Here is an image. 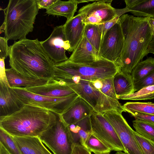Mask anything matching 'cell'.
Listing matches in <instances>:
<instances>
[{
	"mask_svg": "<svg viewBox=\"0 0 154 154\" xmlns=\"http://www.w3.org/2000/svg\"><path fill=\"white\" fill-rule=\"evenodd\" d=\"M149 18L128 14H124L119 18L124 45L121 57L115 63L119 71L131 74L137 64L149 54L148 48L152 37Z\"/></svg>",
	"mask_w": 154,
	"mask_h": 154,
	"instance_id": "6da1fadb",
	"label": "cell"
},
{
	"mask_svg": "<svg viewBox=\"0 0 154 154\" xmlns=\"http://www.w3.org/2000/svg\"><path fill=\"white\" fill-rule=\"evenodd\" d=\"M10 47L9 65L17 72L29 78H54V62L38 38L14 41Z\"/></svg>",
	"mask_w": 154,
	"mask_h": 154,
	"instance_id": "7a4b0ae2",
	"label": "cell"
},
{
	"mask_svg": "<svg viewBox=\"0 0 154 154\" xmlns=\"http://www.w3.org/2000/svg\"><path fill=\"white\" fill-rule=\"evenodd\" d=\"M56 119L55 113L25 105L10 115L0 116V128L12 136L38 137Z\"/></svg>",
	"mask_w": 154,
	"mask_h": 154,
	"instance_id": "3957f363",
	"label": "cell"
},
{
	"mask_svg": "<svg viewBox=\"0 0 154 154\" xmlns=\"http://www.w3.org/2000/svg\"><path fill=\"white\" fill-rule=\"evenodd\" d=\"M39 9L36 0H10L4 11V20L0 28L8 40L26 38L33 31Z\"/></svg>",
	"mask_w": 154,
	"mask_h": 154,
	"instance_id": "277c9868",
	"label": "cell"
},
{
	"mask_svg": "<svg viewBox=\"0 0 154 154\" xmlns=\"http://www.w3.org/2000/svg\"><path fill=\"white\" fill-rule=\"evenodd\" d=\"M54 79L66 83H76L80 80L92 81L113 77L119 70L115 64L102 57L90 63H78L68 59L54 63Z\"/></svg>",
	"mask_w": 154,
	"mask_h": 154,
	"instance_id": "5b68a950",
	"label": "cell"
},
{
	"mask_svg": "<svg viewBox=\"0 0 154 154\" xmlns=\"http://www.w3.org/2000/svg\"><path fill=\"white\" fill-rule=\"evenodd\" d=\"M56 114L55 122L38 137L54 154H72L74 145L68 126Z\"/></svg>",
	"mask_w": 154,
	"mask_h": 154,
	"instance_id": "8992f818",
	"label": "cell"
},
{
	"mask_svg": "<svg viewBox=\"0 0 154 154\" xmlns=\"http://www.w3.org/2000/svg\"><path fill=\"white\" fill-rule=\"evenodd\" d=\"M17 98L25 105H32L61 114L79 96L76 93L69 96L55 98L36 94L21 88H11Z\"/></svg>",
	"mask_w": 154,
	"mask_h": 154,
	"instance_id": "52a82bcc",
	"label": "cell"
},
{
	"mask_svg": "<svg viewBox=\"0 0 154 154\" xmlns=\"http://www.w3.org/2000/svg\"><path fill=\"white\" fill-rule=\"evenodd\" d=\"M112 0H96L83 6L78 14L82 17V22L99 24L109 21L117 16L121 17L125 13L131 11L126 7L122 9H115L111 5Z\"/></svg>",
	"mask_w": 154,
	"mask_h": 154,
	"instance_id": "ba28073f",
	"label": "cell"
},
{
	"mask_svg": "<svg viewBox=\"0 0 154 154\" xmlns=\"http://www.w3.org/2000/svg\"><path fill=\"white\" fill-rule=\"evenodd\" d=\"M92 134L111 150H126L114 128L103 114L93 111L90 116Z\"/></svg>",
	"mask_w": 154,
	"mask_h": 154,
	"instance_id": "9c48e42d",
	"label": "cell"
},
{
	"mask_svg": "<svg viewBox=\"0 0 154 154\" xmlns=\"http://www.w3.org/2000/svg\"><path fill=\"white\" fill-rule=\"evenodd\" d=\"M116 132L127 154H143L134 134L122 114L110 111L103 113Z\"/></svg>",
	"mask_w": 154,
	"mask_h": 154,
	"instance_id": "30bf717a",
	"label": "cell"
},
{
	"mask_svg": "<svg viewBox=\"0 0 154 154\" xmlns=\"http://www.w3.org/2000/svg\"><path fill=\"white\" fill-rule=\"evenodd\" d=\"M124 45V36L119 20L103 36L99 51V56L115 63L121 57Z\"/></svg>",
	"mask_w": 154,
	"mask_h": 154,
	"instance_id": "8fae6325",
	"label": "cell"
},
{
	"mask_svg": "<svg viewBox=\"0 0 154 154\" xmlns=\"http://www.w3.org/2000/svg\"><path fill=\"white\" fill-rule=\"evenodd\" d=\"M40 42L45 51L54 63H60L68 59L65 51L69 52L70 45L65 38L63 25L55 27L49 37Z\"/></svg>",
	"mask_w": 154,
	"mask_h": 154,
	"instance_id": "7c38bea8",
	"label": "cell"
},
{
	"mask_svg": "<svg viewBox=\"0 0 154 154\" xmlns=\"http://www.w3.org/2000/svg\"><path fill=\"white\" fill-rule=\"evenodd\" d=\"M113 78L112 77L102 80L103 86L99 90V97L94 111L101 114L110 111L121 114L126 112L118 100L113 86Z\"/></svg>",
	"mask_w": 154,
	"mask_h": 154,
	"instance_id": "4fadbf2b",
	"label": "cell"
},
{
	"mask_svg": "<svg viewBox=\"0 0 154 154\" xmlns=\"http://www.w3.org/2000/svg\"><path fill=\"white\" fill-rule=\"evenodd\" d=\"M24 89L36 94L55 98L66 97L76 93L65 82L54 78L45 85Z\"/></svg>",
	"mask_w": 154,
	"mask_h": 154,
	"instance_id": "5bb4252c",
	"label": "cell"
},
{
	"mask_svg": "<svg viewBox=\"0 0 154 154\" xmlns=\"http://www.w3.org/2000/svg\"><path fill=\"white\" fill-rule=\"evenodd\" d=\"M93 108L79 96L61 116L64 122L69 125L90 116Z\"/></svg>",
	"mask_w": 154,
	"mask_h": 154,
	"instance_id": "9a60e30c",
	"label": "cell"
},
{
	"mask_svg": "<svg viewBox=\"0 0 154 154\" xmlns=\"http://www.w3.org/2000/svg\"><path fill=\"white\" fill-rule=\"evenodd\" d=\"M82 20V15L78 14L63 25L65 38L70 45V52L74 51L84 35L85 24Z\"/></svg>",
	"mask_w": 154,
	"mask_h": 154,
	"instance_id": "2e32d148",
	"label": "cell"
},
{
	"mask_svg": "<svg viewBox=\"0 0 154 154\" xmlns=\"http://www.w3.org/2000/svg\"><path fill=\"white\" fill-rule=\"evenodd\" d=\"M100 57L99 51L84 35L68 60L75 63H90L98 60Z\"/></svg>",
	"mask_w": 154,
	"mask_h": 154,
	"instance_id": "e0dca14e",
	"label": "cell"
},
{
	"mask_svg": "<svg viewBox=\"0 0 154 154\" xmlns=\"http://www.w3.org/2000/svg\"><path fill=\"white\" fill-rule=\"evenodd\" d=\"M24 106L15 95L12 88L0 82V116L10 115Z\"/></svg>",
	"mask_w": 154,
	"mask_h": 154,
	"instance_id": "ac0fdd59",
	"label": "cell"
},
{
	"mask_svg": "<svg viewBox=\"0 0 154 154\" xmlns=\"http://www.w3.org/2000/svg\"><path fill=\"white\" fill-rule=\"evenodd\" d=\"M13 137L22 154H52L38 137Z\"/></svg>",
	"mask_w": 154,
	"mask_h": 154,
	"instance_id": "d6986e66",
	"label": "cell"
},
{
	"mask_svg": "<svg viewBox=\"0 0 154 154\" xmlns=\"http://www.w3.org/2000/svg\"><path fill=\"white\" fill-rule=\"evenodd\" d=\"M67 84L94 109L97 103L99 92L94 88L90 81L81 80L78 82Z\"/></svg>",
	"mask_w": 154,
	"mask_h": 154,
	"instance_id": "ffe728a7",
	"label": "cell"
},
{
	"mask_svg": "<svg viewBox=\"0 0 154 154\" xmlns=\"http://www.w3.org/2000/svg\"><path fill=\"white\" fill-rule=\"evenodd\" d=\"M6 73L11 88H27L45 85L50 80L27 77L18 73L11 68L6 69Z\"/></svg>",
	"mask_w": 154,
	"mask_h": 154,
	"instance_id": "44dd1931",
	"label": "cell"
},
{
	"mask_svg": "<svg viewBox=\"0 0 154 154\" xmlns=\"http://www.w3.org/2000/svg\"><path fill=\"white\" fill-rule=\"evenodd\" d=\"M90 116L68 125L74 145L84 146L85 142L92 134Z\"/></svg>",
	"mask_w": 154,
	"mask_h": 154,
	"instance_id": "7402d4cb",
	"label": "cell"
},
{
	"mask_svg": "<svg viewBox=\"0 0 154 154\" xmlns=\"http://www.w3.org/2000/svg\"><path fill=\"white\" fill-rule=\"evenodd\" d=\"M113 83L118 99L121 96L135 92L134 83L130 74H126L119 70L113 76Z\"/></svg>",
	"mask_w": 154,
	"mask_h": 154,
	"instance_id": "603a6c76",
	"label": "cell"
},
{
	"mask_svg": "<svg viewBox=\"0 0 154 154\" xmlns=\"http://www.w3.org/2000/svg\"><path fill=\"white\" fill-rule=\"evenodd\" d=\"M126 7L134 15L154 18V0H126Z\"/></svg>",
	"mask_w": 154,
	"mask_h": 154,
	"instance_id": "cb8c5ba5",
	"label": "cell"
},
{
	"mask_svg": "<svg viewBox=\"0 0 154 154\" xmlns=\"http://www.w3.org/2000/svg\"><path fill=\"white\" fill-rule=\"evenodd\" d=\"M78 3L77 0L62 1L57 0L52 6L46 9V13L53 16H62L68 20L74 17L76 11Z\"/></svg>",
	"mask_w": 154,
	"mask_h": 154,
	"instance_id": "d4e9b609",
	"label": "cell"
},
{
	"mask_svg": "<svg viewBox=\"0 0 154 154\" xmlns=\"http://www.w3.org/2000/svg\"><path fill=\"white\" fill-rule=\"evenodd\" d=\"M154 70V58L149 57L138 63L133 70L131 75L136 83Z\"/></svg>",
	"mask_w": 154,
	"mask_h": 154,
	"instance_id": "484cf974",
	"label": "cell"
},
{
	"mask_svg": "<svg viewBox=\"0 0 154 154\" xmlns=\"http://www.w3.org/2000/svg\"><path fill=\"white\" fill-rule=\"evenodd\" d=\"M84 35L90 44L99 52L102 38L97 25L92 24L85 25Z\"/></svg>",
	"mask_w": 154,
	"mask_h": 154,
	"instance_id": "4316f807",
	"label": "cell"
},
{
	"mask_svg": "<svg viewBox=\"0 0 154 154\" xmlns=\"http://www.w3.org/2000/svg\"><path fill=\"white\" fill-rule=\"evenodd\" d=\"M126 112L154 115V103L151 102H128L123 106Z\"/></svg>",
	"mask_w": 154,
	"mask_h": 154,
	"instance_id": "83f0119b",
	"label": "cell"
},
{
	"mask_svg": "<svg viewBox=\"0 0 154 154\" xmlns=\"http://www.w3.org/2000/svg\"><path fill=\"white\" fill-rule=\"evenodd\" d=\"M135 131L140 135L154 141V123L139 119L132 121Z\"/></svg>",
	"mask_w": 154,
	"mask_h": 154,
	"instance_id": "f1b7e54d",
	"label": "cell"
},
{
	"mask_svg": "<svg viewBox=\"0 0 154 154\" xmlns=\"http://www.w3.org/2000/svg\"><path fill=\"white\" fill-rule=\"evenodd\" d=\"M119 99L133 100L154 99V85L145 87L131 94L121 96Z\"/></svg>",
	"mask_w": 154,
	"mask_h": 154,
	"instance_id": "f546056e",
	"label": "cell"
},
{
	"mask_svg": "<svg viewBox=\"0 0 154 154\" xmlns=\"http://www.w3.org/2000/svg\"><path fill=\"white\" fill-rule=\"evenodd\" d=\"M84 146L94 154L109 153L112 151L92 134L87 139Z\"/></svg>",
	"mask_w": 154,
	"mask_h": 154,
	"instance_id": "4dcf8cb0",
	"label": "cell"
},
{
	"mask_svg": "<svg viewBox=\"0 0 154 154\" xmlns=\"http://www.w3.org/2000/svg\"><path fill=\"white\" fill-rule=\"evenodd\" d=\"M0 143L10 154H22L13 137L0 128Z\"/></svg>",
	"mask_w": 154,
	"mask_h": 154,
	"instance_id": "1f68e13d",
	"label": "cell"
},
{
	"mask_svg": "<svg viewBox=\"0 0 154 154\" xmlns=\"http://www.w3.org/2000/svg\"><path fill=\"white\" fill-rule=\"evenodd\" d=\"M134 134L143 154H154V141L140 135L134 131Z\"/></svg>",
	"mask_w": 154,
	"mask_h": 154,
	"instance_id": "d6a6232c",
	"label": "cell"
},
{
	"mask_svg": "<svg viewBox=\"0 0 154 154\" xmlns=\"http://www.w3.org/2000/svg\"><path fill=\"white\" fill-rule=\"evenodd\" d=\"M154 85V70L138 82L134 83L135 92L148 86Z\"/></svg>",
	"mask_w": 154,
	"mask_h": 154,
	"instance_id": "836d02e7",
	"label": "cell"
},
{
	"mask_svg": "<svg viewBox=\"0 0 154 154\" xmlns=\"http://www.w3.org/2000/svg\"><path fill=\"white\" fill-rule=\"evenodd\" d=\"M120 17L119 16H117L109 21L101 24H97L101 34L102 39L106 32L118 22Z\"/></svg>",
	"mask_w": 154,
	"mask_h": 154,
	"instance_id": "e575fe53",
	"label": "cell"
},
{
	"mask_svg": "<svg viewBox=\"0 0 154 154\" xmlns=\"http://www.w3.org/2000/svg\"><path fill=\"white\" fill-rule=\"evenodd\" d=\"M8 40L5 37H0V58L6 59L9 55L10 48L8 44Z\"/></svg>",
	"mask_w": 154,
	"mask_h": 154,
	"instance_id": "d590c367",
	"label": "cell"
},
{
	"mask_svg": "<svg viewBox=\"0 0 154 154\" xmlns=\"http://www.w3.org/2000/svg\"><path fill=\"white\" fill-rule=\"evenodd\" d=\"M4 57L0 58V82L4 83L6 86L10 87L6 73Z\"/></svg>",
	"mask_w": 154,
	"mask_h": 154,
	"instance_id": "8d00e7d4",
	"label": "cell"
},
{
	"mask_svg": "<svg viewBox=\"0 0 154 154\" xmlns=\"http://www.w3.org/2000/svg\"><path fill=\"white\" fill-rule=\"evenodd\" d=\"M135 119H139L154 123V115H147L137 112H131L129 113Z\"/></svg>",
	"mask_w": 154,
	"mask_h": 154,
	"instance_id": "74e56055",
	"label": "cell"
},
{
	"mask_svg": "<svg viewBox=\"0 0 154 154\" xmlns=\"http://www.w3.org/2000/svg\"><path fill=\"white\" fill-rule=\"evenodd\" d=\"M57 0H36L38 7L39 9H46V10L55 3Z\"/></svg>",
	"mask_w": 154,
	"mask_h": 154,
	"instance_id": "f35d334b",
	"label": "cell"
},
{
	"mask_svg": "<svg viewBox=\"0 0 154 154\" xmlns=\"http://www.w3.org/2000/svg\"><path fill=\"white\" fill-rule=\"evenodd\" d=\"M91 152L83 146L75 145L73 148L72 154H92Z\"/></svg>",
	"mask_w": 154,
	"mask_h": 154,
	"instance_id": "ab89813d",
	"label": "cell"
},
{
	"mask_svg": "<svg viewBox=\"0 0 154 154\" xmlns=\"http://www.w3.org/2000/svg\"><path fill=\"white\" fill-rule=\"evenodd\" d=\"M102 80L97 79L90 81L92 85L96 89L99 90L103 86Z\"/></svg>",
	"mask_w": 154,
	"mask_h": 154,
	"instance_id": "60d3db41",
	"label": "cell"
},
{
	"mask_svg": "<svg viewBox=\"0 0 154 154\" xmlns=\"http://www.w3.org/2000/svg\"><path fill=\"white\" fill-rule=\"evenodd\" d=\"M148 22L150 33L153 36L154 35V18L149 17Z\"/></svg>",
	"mask_w": 154,
	"mask_h": 154,
	"instance_id": "b9f144b4",
	"label": "cell"
},
{
	"mask_svg": "<svg viewBox=\"0 0 154 154\" xmlns=\"http://www.w3.org/2000/svg\"><path fill=\"white\" fill-rule=\"evenodd\" d=\"M148 52L149 53L154 54V35L152 36L149 44L148 48Z\"/></svg>",
	"mask_w": 154,
	"mask_h": 154,
	"instance_id": "7bdbcfd3",
	"label": "cell"
},
{
	"mask_svg": "<svg viewBox=\"0 0 154 154\" xmlns=\"http://www.w3.org/2000/svg\"><path fill=\"white\" fill-rule=\"evenodd\" d=\"M0 154H10L1 143H0Z\"/></svg>",
	"mask_w": 154,
	"mask_h": 154,
	"instance_id": "ee69618b",
	"label": "cell"
},
{
	"mask_svg": "<svg viewBox=\"0 0 154 154\" xmlns=\"http://www.w3.org/2000/svg\"><path fill=\"white\" fill-rule=\"evenodd\" d=\"M115 154H127L126 153L123 152L122 151H117Z\"/></svg>",
	"mask_w": 154,
	"mask_h": 154,
	"instance_id": "f6af8a7d",
	"label": "cell"
},
{
	"mask_svg": "<svg viewBox=\"0 0 154 154\" xmlns=\"http://www.w3.org/2000/svg\"><path fill=\"white\" fill-rule=\"evenodd\" d=\"M94 154H109V153H103V154H99V153H95Z\"/></svg>",
	"mask_w": 154,
	"mask_h": 154,
	"instance_id": "bcb514c9",
	"label": "cell"
}]
</instances>
